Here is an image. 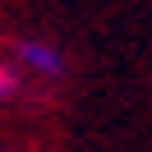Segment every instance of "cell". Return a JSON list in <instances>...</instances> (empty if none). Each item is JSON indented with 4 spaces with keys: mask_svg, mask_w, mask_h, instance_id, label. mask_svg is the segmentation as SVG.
<instances>
[{
    "mask_svg": "<svg viewBox=\"0 0 152 152\" xmlns=\"http://www.w3.org/2000/svg\"><path fill=\"white\" fill-rule=\"evenodd\" d=\"M10 65L19 69L23 78H37V83H46V88H56V83L69 78V56L51 37H19L10 46Z\"/></svg>",
    "mask_w": 152,
    "mask_h": 152,
    "instance_id": "obj_1",
    "label": "cell"
},
{
    "mask_svg": "<svg viewBox=\"0 0 152 152\" xmlns=\"http://www.w3.org/2000/svg\"><path fill=\"white\" fill-rule=\"evenodd\" d=\"M19 92H23V74L10 65V60H0V106H5V102H14Z\"/></svg>",
    "mask_w": 152,
    "mask_h": 152,
    "instance_id": "obj_2",
    "label": "cell"
}]
</instances>
